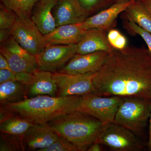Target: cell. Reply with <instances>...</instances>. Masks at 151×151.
I'll return each mask as SVG.
<instances>
[{
	"label": "cell",
	"instance_id": "obj_17",
	"mask_svg": "<svg viewBox=\"0 0 151 151\" xmlns=\"http://www.w3.org/2000/svg\"><path fill=\"white\" fill-rule=\"evenodd\" d=\"M33 73L34 79L28 87V98L42 95L57 96L58 87L52 77V72L37 69Z\"/></svg>",
	"mask_w": 151,
	"mask_h": 151
},
{
	"label": "cell",
	"instance_id": "obj_32",
	"mask_svg": "<svg viewBox=\"0 0 151 151\" xmlns=\"http://www.w3.org/2000/svg\"><path fill=\"white\" fill-rule=\"evenodd\" d=\"M101 144L100 143L94 142L90 146L88 149L87 151H102V147L101 146Z\"/></svg>",
	"mask_w": 151,
	"mask_h": 151
},
{
	"label": "cell",
	"instance_id": "obj_14",
	"mask_svg": "<svg viewBox=\"0 0 151 151\" xmlns=\"http://www.w3.org/2000/svg\"><path fill=\"white\" fill-rule=\"evenodd\" d=\"M86 30L81 23L63 25L52 32L44 35L47 45H77L83 38Z\"/></svg>",
	"mask_w": 151,
	"mask_h": 151
},
{
	"label": "cell",
	"instance_id": "obj_24",
	"mask_svg": "<svg viewBox=\"0 0 151 151\" xmlns=\"http://www.w3.org/2000/svg\"><path fill=\"white\" fill-rule=\"evenodd\" d=\"M18 17L13 11L7 8L4 6L1 5L0 8V30L12 29Z\"/></svg>",
	"mask_w": 151,
	"mask_h": 151
},
{
	"label": "cell",
	"instance_id": "obj_4",
	"mask_svg": "<svg viewBox=\"0 0 151 151\" xmlns=\"http://www.w3.org/2000/svg\"><path fill=\"white\" fill-rule=\"evenodd\" d=\"M151 100L135 97H122L114 122L140 134L150 119Z\"/></svg>",
	"mask_w": 151,
	"mask_h": 151
},
{
	"label": "cell",
	"instance_id": "obj_7",
	"mask_svg": "<svg viewBox=\"0 0 151 151\" xmlns=\"http://www.w3.org/2000/svg\"><path fill=\"white\" fill-rule=\"evenodd\" d=\"M12 36L33 55L39 53L47 46L44 35L30 18L18 17L12 29Z\"/></svg>",
	"mask_w": 151,
	"mask_h": 151
},
{
	"label": "cell",
	"instance_id": "obj_27",
	"mask_svg": "<svg viewBox=\"0 0 151 151\" xmlns=\"http://www.w3.org/2000/svg\"><path fill=\"white\" fill-rule=\"evenodd\" d=\"M39 151H79L76 146L61 136L47 147Z\"/></svg>",
	"mask_w": 151,
	"mask_h": 151
},
{
	"label": "cell",
	"instance_id": "obj_28",
	"mask_svg": "<svg viewBox=\"0 0 151 151\" xmlns=\"http://www.w3.org/2000/svg\"><path fill=\"white\" fill-rule=\"evenodd\" d=\"M11 81H17L15 73L10 70L0 69V84Z\"/></svg>",
	"mask_w": 151,
	"mask_h": 151
},
{
	"label": "cell",
	"instance_id": "obj_26",
	"mask_svg": "<svg viewBox=\"0 0 151 151\" xmlns=\"http://www.w3.org/2000/svg\"><path fill=\"white\" fill-rule=\"evenodd\" d=\"M125 27L130 32L140 36L148 47V49L151 54V33L138 26L133 22L127 20L125 22Z\"/></svg>",
	"mask_w": 151,
	"mask_h": 151
},
{
	"label": "cell",
	"instance_id": "obj_25",
	"mask_svg": "<svg viewBox=\"0 0 151 151\" xmlns=\"http://www.w3.org/2000/svg\"><path fill=\"white\" fill-rule=\"evenodd\" d=\"M107 37L114 49L122 50L127 47V38L118 29L112 28L109 30L107 32Z\"/></svg>",
	"mask_w": 151,
	"mask_h": 151
},
{
	"label": "cell",
	"instance_id": "obj_18",
	"mask_svg": "<svg viewBox=\"0 0 151 151\" xmlns=\"http://www.w3.org/2000/svg\"><path fill=\"white\" fill-rule=\"evenodd\" d=\"M27 92V86L19 81H7L0 84L1 106L26 99Z\"/></svg>",
	"mask_w": 151,
	"mask_h": 151
},
{
	"label": "cell",
	"instance_id": "obj_15",
	"mask_svg": "<svg viewBox=\"0 0 151 151\" xmlns=\"http://www.w3.org/2000/svg\"><path fill=\"white\" fill-rule=\"evenodd\" d=\"M106 31L98 28L86 30L83 38L77 45V53L87 54L98 51L110 52L113 48L108 42Z\"/></svg>",
	"mask_w": 151,
	"mask_h": 151
},
{
	"label": "cell",
	"instance_id": "obj_29",
	"mask_svg": "<svg viewBox=\"0 0 151 151\" xmlns=\"http://www.w3.org/2000/svg\"><path fill=\"white\" fill-rule=\"evenodd\" d=\"M80 4L89 12H92L99 5L101 0H78Z\"/></svg>",
	"mask_w": 151,
	"mask_h": 151
},
{
	"label": "cell",
	"instance_id": "obj_11",
	"mask_svg": "<svg viewBox=\"0 0 151 151\" xmlns=\"http://www.w3.org/2000/svg\"><path fill=\"white\" fill-rule=\"evenodd\" d=\"M135 0L120 1L112 5L108 8L89 17L81 23L84 29L98 28L108 32L116 24V19L120 14L125 12Z\"/></svg>",
	"mask_w": 151,
	"mask_h": 151
},
{
	"label": "cell",
	"instance_id": "obj_35",
	"mask_svg": "<svg viewBox=\"0 0 151 151\" xmlns=\"http://www.w3.org/2000/svg\"><path fill=\"white\" fill-rule=\"evenodd\" d=\"M148 1H151V0H148Z\"/></svg>",
	"mask_w": 151,
	"mask_h": 151
},
{
	"label": "cell",
	"instance_id": "obj_21",
	"mask_svg": "<svg viewBox=\"0 0 151 151\" xmlns=\"http://www.w3.org/2000/svg\"><path fill=\"white\" fill-rule=\"evenodd\" d=\"M9 112L8 116L0 121L1 133L23 137L25 134L34 124L20 116L14 115L9 111Z\"/></svg>",
	"mask_w": 151,
	"mask_h": 151
},
{
	"label": "cell",
	"instance_id": "obj_19",
	"mask_svg": "<svg viewBox=\"0 0 151 151\" xmlns=\"http://www.w3.org/2000/svg\"><path fill=\"white\" fill-rule=\"evenodd\" d=\"M0 51L7 60L11 70L14 72L32 73L38 69L37 63L32 58L9 51L2 46Z\"/></svg>",
	"mask_w": 151,
	"mask_h": 151
},
{
	"label": "cell",
	"instance_id": "obj_12",
	"mask_svg": "<svg viewBox=\"0 0 151 151\" xmlns=\"http://www.w3.org/2000/svg\"><path fill=\"white\" fill-rule=\"evenodd\" d=\"M59 137L48 124H34L25 134L23 142L25 150L39 151L50 146Z\"/></svg>",
	"mask_w": 151,
	"mask_h": 151
},
{
	"label": "cell",
	"instance_id": "obj_2",
	"mask_svg": "<svg viewBox=\"0 0 151 151\" xmlns=\"http://www.w3.org/2000/svg\"><path fill=\"white\" fill-rule=\"evenodd\" d=\"M80 96L38 95L1 107L34 124H48L79 108Z\"/></svg>",
	"mask_w": 151,
	"mask_h": 151
},
{
	"label": "cell",
	"instance_id": "obj_3",
	"mask_svg": "<svg viewBox=\"0 0 151 151\" xmlns=\"http://www.w3.org/2000/svg\"><path fill=\"white\" fill-rule=\"evenodd\" d=\"M48 124L79 151H87L105 125L97 118L79 111L68 113Z\"/></svg>",
	"mask_w": 151,
	"mask_h": 151
},
{
	"label": "cell",
	"instance_id": "obj_16",
	"mask_svg": "<svg viewBox=\"0 0 151 151\" xmlns=\"http://www.w3.org/2000/svg\"><path fill=\"white\" fill-rule=\"evenodd\" d=\"M58 1L40 0L31 15V19L43 35L48 34L57 27L52 9Z\"/></svg>",
	"mask_w": 151,
	"mask_h": 151
},
{
	"label": "cell",
	"instance_id": "obj_34",
	"mask_svg": "<svg viewBox=\"0 0 151 151\" xmlns=\"http://www.w3.org/2000/svg\"><path fill=\"white\" fill-rule=\"evenodd\" d=\"M142 1L144 3V4L147 7V8L149 10L151 13V1H148V0H142Z\"/></svg>",
	"mask_w": 151,
	"mask_h": 151
},
{
	"label": "cell",
	"instance_id": "obj_20",
	"mask_svg": "<svg viewBox=\"0 0 151 151\" xmlns=\"http://www.w3.org/2000/svg\"><path fill=\"white\" fill-rule=\"evenodd\" d=\"M124 12L127 20L133 22L151 33V13L142 0L135 1Z\"/></svg>",
	"mask_w": 151,
	"mask_h": 151
},
{
	"label": "cell",
	"instance_id": "obj_31",
	"mask_svg": "<svg viewBox=\"0 0 151 151\" xmlns=\"http://www.w3.org/2000/svg\"><path fill=\"white\" fill-rule=\"evenodd\" d=\"M0 69L11 70L7 60L2 53H0Z\"/></svg>",
	"mask_w": 151,
	"mask_h": 151
},
{
	"label": "cell",
	"instance_id": "obj_1",
	"mask_svg": "<svg viewBox=\"0 0 151 151\" xmlns=\"http://www.w3.org/2000/svg\"><path fill=\"white\" fill-rule=\"evenodd\" d=\"M93 82L94 93L102 96L151 100V54L143 47L113 49Z\"/></svg>",
	"mask_w": 151,
	"mask_h": 151
},
{
	"label": "cell",
	"instance_id": "obj_8",
	"mask_svg": "<svg viewBox=\"0 0 151 151\" xmlns=\"http://www.w3.org/2000/svg\"><path fill=\"white\" fill-rule=\"evenodd\" d=\"M95 73L69 74L52 73L58 87L57 97L81 96L95 93L93 79Z\"/></svg>",
	"mask_w": 151,
	"mask_h": 151
},
{
	"label": "cell",
	"instance_id": "obj_30",
	"mask_svg": "<svg viewBox=\"0 0 151 151\" xmlns=\"http://www.w3.org/2000/svg\"><path fill=\"white\" fill-rule=\"evenodd\" d=\"M12 36V29L0 30V42L1 43H4Z\"/></svg>",
	"mask_w": 151,
	"mask_h": 151
},
{
	"label": "cell",
	"instance_id": "obj_9",
	"mask_svg": "<svg viewBox=\"0 0 151 151\" xmlns=\"http://www.w3.org/2000/svg\"><path fill=\"white\" fill-rule=\"evenodd\" d=\"M77 45H47L35 55L38 69L54 73L58 72L77 53Z\"/></svg>",
	"mask_w": 151,
	"mask_h": 151
},
{
	"label": "cell",
	"instance_id": "obj_5",
	"mask_svg": "<svg viewBox=\"0 0 151 151\" xmlns=\"http://www.w3.org/2000/svg\"><path fill=\"white\" fill-rule=\"evenodd\" d=\"M95 142L107 146L112 151H140L143 149L142 143L136 134L115 123L105 124Z\"/></svg>",
	"mask_w": 151,
	"mask_h": 151
},
{
	"label": "cell",
	"instance_id": "obj_6",
	"mask_svg": "<svg viewBox=\"0 0 151 151\" xmlns=\"http://www.w3.org/2000/svg\"><path fill=\"white\" fill-rule=\"evenodd\" d=\"M122 97L102 96L94 93L81 95L78 111L97 118L104 124L113 123Z\"/></svg>",
	"mask_w": 151,
	"mask_h": 151
},
{
	"label": "cell",
	"instance_id": "obj_23",
	"mask_svg": "<svg viewBox=\"0 0 151 151\" xmlns=\"http://www.w3.org/2000/svg\"><path fill=\"white\" fill-rule=\"evenodd\" d=\"M7 134L1 133L0 151L25 150L23 137Z\"/></svg>",
	"mask_w": 151,
	"mask_h": 151
},
{
	"label": "cell",
	"instance_id": "obj_10",
	"mask_svg": "<svg viewBox=\"0 0 151 151\" xmlns=\"http://www.w3.org/2000/svg\"><path fill=\"white\" fill-rule=\"evenodd\" d=\"M108 53L106 51L84 54L76 53L58 72L73 74L96 73L105 62Z\"/></svg>",
	"mask_w": 151,
	"mask_h": 151
},
{
	"label": "cell",
	"instance_id": "obj_22",
	"mask_svg": "<svg viewBox=\"0 0 151 151\" xmlns=\"http://www.w3.org/2000/svg\"><path fill=\"white\" fill-rule=\"evenodd\" d=\"M6 7L14 12L19 17H29L32 9L40 0H1Z\"/></svg>",
	"mask_w": 151,
	"mask_h": 151
},
{
	"label": "cell",
	"instance_id": "obj_13",
	"mask_svg": "<svg viewBox=\"0 0 151 151\" xmlns=\"http://www.w3.org/2000/svg\"><path fill=\"white\" fill-rule=\"evenodd\" d=\"M54 16L57 27L63 25L80 23L85 21L90 13L80 4L78 0H58Z\"/></svg>",
	"mask_w": 151,
	"mask_h": 151
},
{
	"label": "cell",
	"instance_id": "obj_33",
	"mask_svg": "<svg viewBox=\"0 0 151 151\" xmlns=\"http://www.w3.org/2000/svg\"><path fill=\"white\" fill-rule=\"evenodd\" d=\"M148 145L149 150L151 151V112L150 119H149V136Z\"/></svg>",
	"mask_w": 151,
	"mask_h": 151
}]
</instances>
